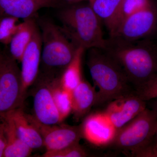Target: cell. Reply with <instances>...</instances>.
Returning <instances> with one entry per match:
<instances>
[{
    "instance_id": "1",
    "label": "cell",
    "mask_w": 157,
    "mask_h": 157,
    "mask_svg": "<svg viewBox=\"0 0 157 157\" xmlns=\"http://www.w3.org/2000/svg\"><path fill=\"white\" fill-rule=\"evenodd\" d=\"M104 49L120 65L135 90L157 74L154 39L130 42L109 38Z\"/></svg>"
},
{
    "instance_id": "2",
    "label": "cell",
    "mask_w": 157,
    "mask_h": 157,
    "mask_svg": "<svg viewBox=\"0 0 157 157\" xmlns=\"http://www.w3.org/2000/svg\"><path fill=\"white\" fill-rule=\"evenodd\" d=\"M86 64L95 87V106L107 105L115 99L136 92L122 69L102 48L88 49Z\"/></svg>"
},
{
    "instance_id": "3",
    "label": "cell",
    "mask_w": 157,
    "mask_h": 157,
    "mask_svg": "<svg viewBox=\"0 0 157 157\" xmlns=\"http://www.w3.org/2000/svg\"><path fill=\"white\" fill-rule=\"evenodd\" d=\"M84 2L62 8L58 15L62 25L60 28L77 47L104 49L107 39L103 36L102 23L89 2Z\"/></svg>"
},
{
    "instance_id": "4",
    "label": "cell",
    "mask_w": 157,
    "mask_h": 157,
    "mask_svg": "<svg viewBox=\"0 0 157 157\" xmlns=\"http://www.w3.org/2000/svg\"><path fill=\"white\" fill-rule=\"evenodd\" d=\"M37 22L43 46L39 74L50 78L61 77L78 47L50 19L37 17Z\"/></svg>"
},
{
    "instance_id": "5",
    "label": "cell",
    "mask_w": 157,
    "mask_h": 157,
    "mask_svg": "<svg viewBox=\"0 0 157 157\" xmlns=\"http://www.w3.org/2000/svg\"><path fill=\"white\" fill-rule=\"evenodd\" d=\"M157 127V116L147 107L132 121L117 129L109 146L130 155L152 139Z\"/></svg>"
},
{
    "instance_id": "6",
    "label": "cell",
    "mask_w": 157,
    "mask_h": 157,
    "mask_svg": "<svg viewBox=\"0 0 157 157\" xmlns=\"http://www.w3.org/2000/svg\"><path fill=\"white\" fill-rule=\"evenodd\" d=\"M9 52L0 54V115L23 107L21 70Z\"/></svg>"
},
{
    "instance_id": "7",
    "label": "cell",
    "mask_w": 157,
    "mask_h": 157,
    "mask_svg": "<svg viewBox=\"0 0 157 157\" xmlns=\"http://www.w3.org/2000/svg\"><path fill=\"white\" fill-rule=\"evenodd\" d=\"M157 33V6L155 4L124 20L109 38L132 42L153 39Z\"/></svg>"
},
{
    "instance_id": "8",
    "label": "cell",
    "mask_w": 157,
    "mask_h": 157,
    "mask_svg": "<svg viewBox=\"0 0 157 157\" xmlns=\"http://www.w3.org/2000/svg\"><path fill=\"white\" fill-rule=\"evenodd\" d=\"M51 78L39 74L31 87L33 99V116L39 122L49 125L59 124L62 122L52 96Z\"/></svg>"
},
{
    "instance_id": "9",
    "label": "cell",
    "mask_w": 157,
    "mask_h": 157,
    "mask_svg": "<svg viewBox=\"0 0 157 157\" xmlns=\"http://www.w3.org/2000/svg\"><path fill=\"white\" fill-rule=\"evenodd\" d=\"M29 121L42 136L46 151H56L79 143L83 138L82 126L45 125L39 122L33 116L26 113Z\"/></svg>"
},
{
    "instance_id": "10",
    "label": "cell",
    "mask_w": 157,
    "mask_h": 157,
    "mask_svg": "<svg viewBox=\"0 0 157 157\" xmlns=\"http://www.w3.org/2000/svg\"><path fill=\"white\" fill-rule=\"evenodd\" d=\"M42 42L39 25L26 48L21 59L22 88L21 96L24 104L28 93L39 75L42 57Z\"/></svg>"
},
{
    "instance_id": "11",
    "label": "cell",
    "mask_w": 157,
    "mask_h": 157,
    "mask_svg": "<svg viewBox=\"0 0 157 157\" xmlns=\"http://www.w3.org/2000/svg\"><path fill=\"white\" fill-rule=\"evenodd\" d=\"M81 126L83 138L96 146H109L117 131L104 111L88 115Z\"/></svg>"
},
{
    "instance_id": "12",
    "label": "cell",
    "mask_w": 157,
    "mask_h": 157,
    "mask_svg": "<svg viewBox=\"0 0 157 157\" xmlns=\"http://www.w3.org/2000/svg\"><path fill=\"white\" fill-rule=\"evenodd\" d=\"M147 107V101L135 92L109 102L106 105L104 111L117 130L132 121Z\"/></svg>"
},
{
    "instance_id": "13",
    "label": "cell",
    "mask_w": 157,
    "mask_h": 157,
    "mask_svg": "<svg viewBox=\"0 0 157 157\" xmlns=\"http://www.w3.org/2000/svg\"><path fill=\"white\" fill-rule=\"evenodd\" d=\"M53 0H0L1 16H10L23 20L37 17L44 8H56Z\"/></svg>"
},
{
    "instance_id": "14",
    "label": "cell",
    "mask_w": 157,
    "mask_h": 157,
    "mask_svg": "<svg viewBox=\"0 0 157 157\" xmlns=\"http://www.w3.org/2000/svg\"><path fill=\"white\" fill-rule=\"evenodd\" d=\"M97 98L95 86L83 78L71 91L72 113L75 120H80L87 115L92 107L95 106Z\"/></svg>"
},
{
    "instance_id": "15",
    "label": "cell",
    "mask_w": 157,
    "mask_h": 157,
    "mask_svg": "<svg viewBox=\"0 0 157 157\" xmlns=\"http://www.w3.org/2000/svg\"><path fill=\"white\" fill-rule=\"evenodd\" d=\"M9 113L12 118L17 134L25 143L33 150L44 146L42 136L36 127L29 121L23 107Z\"/></svg>"
},
{
    "instance_id": "16",
    "label": "cell",
    "mask_w": 157,
    "mask_h": 157,
    "mask_svg": "<svg viewBox=\"0 0 157 157\" xmlns=\"http://www.w3.org/2000/svg\"><path fill=\"white\" fill-rule=\"evenodd\" d=\"M1 119L7 139V145L3 157L29 156L33 149L21 139L11 114L7 113L1 116Z\"/></svg>"
},
{
    "instance_id": "17",
    "label": "cell",
    "mask_w": 157,
    "mask_h": 157,
    "mask_svg": "<svg viewBox=\"0 0 157 157\" xmlns=\"http://www.w3.org/2000/svg\"><path fill=\"white\" fill-rule=\"evenodd\" d=\"M37 17L23 20L10 43L9 52L18 62H21L24 52L38 26Z\"/></svg>"
},
{
    "instance_id": "18",
    "label": "cell",
    "mask_w": 157,
    "mask_h": 157,
    "mask_svg": "<svg viewBox=\"0 0 157 157\" xmlns=\"http://www.w3.org/2000/svg\"><path fill=\"white\" fill-rule=\"evenodd\" d=\"M122 0H92L89 2L93 10L111 35L115 29Z\"/></svg>"
},
{
    "instance_id": "19",
    "label": "cell",
    "mask_w": 157,
    "mask_h": 157,
    "mask_svg": "<svg viewBox=\"0 0 157 157\" xmlns=\"http://www.w3.org/2000/svg\"><path fill=\"white\" fill-rule=\"evenodd\" d=\"M86 49L78 47L72 61L60 77L62 84L67 89L72 91L83 79L82 73V57Z\"/></svg>"
},
{
    "instance_id": "20",
    "label": "cell",
    "mask_w": 157,
    "mask_h": 157,
    "mask_svg": "<svg viewBox=\"0 0 157 157\" xmlns=\"http://www.w3.org/2000/svg\"><path fill=\"white\" fill-rule=\"evenodd\" d=\"M50 85L55 103L63 121L72 113L71 91L63 85L60 77L51 78Z\"/></svg>"
},
{
    "instance_id": "21",
    "label": "cell",
    "mask_w": 157,
    "mask_h": 157,
    "mask_svg": "<svg viewBox=\"0 0 157 157\" xmlns=\"http://www.w3.org/2000/svg\"><path fill=\"white\" fill-rule=\"evenodd\" d=\"M154 4L151 0H122L113 32L120 24L128 17Z\"/></svg>"
},
{
    "instance_id": "22",
    "label": "cell",
    "mask_w": 157,
    "mask_h": 157,
    "mask_svg": "<svg viewBox=\"0 0 157 157\" xmlns=\"http://www.w3.org/2000/svg\"><path fill=\"white\" fill-rule=\"evenodd\" d=\"M19 18L10 16H1L0 42L5 45L10 44L19 27Z\"/></svg>"
},
{
    "instance_id": "23",
    "label": "cell",
    "mask_w": 157,
    "mask_h": 157,
    "mask_svg": "<svg viewBox=\"0 0 157 157\" xmlns=\"http://www.w3.org/2000/svg\"><path fill=\"white\" fill-rule=\"evenodd\" d=\"M88 155V152L79 142L58 150L46 151L41 157H85Z\"/></svg>"
},
{
    "instance_id": "24",
    "label": "cell",
    "mask_w": 157,
    "mask_h": 157,
    "mask_svg": "<svg viewBox=\"0 0 157 157\" xmlns=\"http://www.w3.org/2000/svg\"><path fill=\"white\" fill-rule=\"evenodd\" d=\"M136 93L144 101L157 98V74L136 90Z\"/></svg>"
},
{
    "instance_id": "25",
    "label": "cell",
    "mask_w": 157,
    "mask_h": 157,
    "mask_svg": "<svg viewBox=\"0 0 157 157\" xmlns=\"http://www.w3.org/2000/svg\"><path fill=\"white\" fill-rule=\"evenodd\" d=\"M7 145V139L4 127L2 123L0 124V157H3Z\"/></svg>"
},
{
    "instance_id": "26",
    "label": "cell",
    "mask_w": 157,
    "mask_h": 157,
    "mask_svg": "<svg viewBox=\"0 0 157 157\" xmlns=\"http://www.w3.org/2000/svg\"><path fill=\"white\" fill-rule=\"evenodd\" d=\"M57 8V7H64L66 6L81 2H82L88 1V0H53Z\"/></svg>"
},
{
    "instance_id": "27",
    "label": "cell",
    "mask_w": 157,
    "mask_h": 157,
    "mask_svg": "<svg viewBox=\"0 0 157 157\" xmlns=\"http://www.w3.org/2000/svg\"><path fill=\"white\" fill-rule=\"evenodd\" d=\"M147 107L151 109L157 116V98L147 101Z\"/></svg>"
},
{
    "instance_id": "28",
    "label": "cell",
    "mask_w": 157,
    "mask_h": 157,
    "mask_svg": "<svg viewBox=\"0 0 157 157\" xmlns=\"http://www.w3.org/2000/svg\"><path fill=\"white\" fill-rule=\"evenodd\" d=\"M154 140H155V143L157 147V127L154 136Z\"/></svg>"
},
{
    "instance_id": "29",
    "label": "cell",
    "mask_w": 157,
    "mask_h": 157,
    "mask_svg": "<svg viewBox=\"0 0 157 157\" xmlns=\"http://www.w3.org/2000/svg\"><path fill=\"white\" fill-rule=\"evenodd\" d=\"M92 1V0H88V2H91V1Z\"/></svg>"
}]
</instances>
